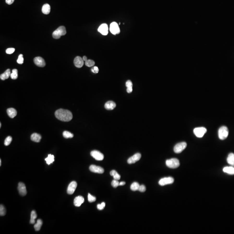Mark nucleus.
Listing matches in <instances>:
<instances>
[{"label": "nucleus", "instance_id": "obj_32", "mask_svg": "<svg viewBox=\"0 0 234 234\" xmlns=\"http://www.w3.org/2000/svg\"><path fill=\"white\" fill-rule=\"evenodd\" d=\"M63 136L65 138H69L73 137L74 135L72 133H70V132L68 131H64L63 132Z\"/></svg>", "mask_w": 234, "mask_h": 234}, {"label": "nucleus", "instance_id": "obj_16", "mask_svg": "<svg viewBox=\"0 0 234 234\" xmlns=\"http://www.w3.org/2000/svg\"><path fill=\"white\" fill-rule=\"evenodd\" d=\"M74 63L77 68H81L84 65V60L80 56H76L74 60Z\"/></svg>", "mask_w": 234, "mask_h": 234}, {"label": "nucleus", "instance_id": "obj_20", "mask_svg": "<svg viewBox=\"0 0 234 234\" xmlns=\"http://www.w3.org/2000/svg\"><path fill=\"white\" fill-rule=\"evenodd\" d=\"M223 171L229 175H234V167L232 166H225L223 169Z\"/></svg>", "mask_w": 234, "mask_h": 234}, {"label": "nucleus", "instance_id": "obj_6", "mask_svg": "<svg viewBox=\"0 0 234 234\" xmlns=\"http://www.w3.org/2000/svg\"><path fill=\"white\" fill-rule=\"evenodd\" d=\"M187 143L185 142H182L178 143L174 147V152L177 154H179L186 148Z\"/></svg>", "mask_w": 234, "mask_h": 234}, {"label": "nucleus", "instance_id": "obj_4", "mask_svg": "<svg viewBox=\"0 0 234 234\" xmlns=\"http://www.w3.org/2000/svg\"><path fill=\"white\" fill-rule=\"evenodd\" d=\"M229 131L227 127L222 126L219 129L218 131L219 138L221 140H224L228 137Z\"/></svg>", "mask_w": 234, "mask_h": 234}, {"label": "nucleus", "instance_id": "obj_18", "mask_svg": "<svg viewBox=\"0 0 234 234\" xmlns=\"http://www.w3.org/2000/svg\"><path fill=\"white\" fill-rule=\"evenodd\" d=\"M116 105L115 102L110 101L105 104V107L107 110H111L114 109L116 107Z\"/></svg>", "mask_w": 234, "mask_h": 234}, {"label": "nucleus", "instance_id": "obj_10", "mask_svg": "<svg viewBox=\"0 0 234 234\" xmlns=\"http://www.w3.org/2000/svg\"><path fill=\"white\" fill-rule=\"evenodd\" d=\"M89 170L93 173H98L101 174L104 172V170L101 166H97L95 165H92L90 166Z\"/></svg>", "mask_w": 234, "mask_h": 234}, {"label": "nucleus", "instance_id": "obj_15", "mask_svg": "<svg viewBox=\"0 0 234 234\" xmlns=\"http://www.w3.org/2000/svg\"><path fill=\"white\" fill-rule=\"evenodd\" d=\"M108 26L106 23H103L101 25L98 29V31L103 35H107L108 34Z\"/></svg>", "mask_w": 234, "mask_h": 234}, {"label": "nucleus", "instance_id": "obj_2", "mask_svg": "<svg viewBox=\"0 0 234 234\" xmlns=\"http://www.w3.org/2000/svg\"><path fill=\"white\" fill-rule=\"evenodd\" d=\"M67 33V31L65 27L60 26L52 33V37L55 39H59L61 36L65 35Z\"/></svg>", "mask_w": 234, "mask_h": 234}, {"label": "nucleus", "instance_id": "obj_30", "mask_svg": "<svg viewBox=\"0 0 234 234\" xmlns=\"http://www.w3.org/2000/svg\"><path fill=\"white\" fill-rule=\"evenodd\" d=\"M140 185L138 183L134 182L130 185V189H131V190L133 191L138 190Z\"/></svg>", "mask_w": 234, "mask_h": 234}, {"label": "nucleus", "instance_id": "obj_42", "mask_svg": "<svg viewBox=\"0 0 234 234\" xmlns=\"http://www.w3.org/2000/svg\"><path fill=\"white\" fill-rule=\"evenodd\" d=\"M91 70L93 73H99V69L98 67H94L91 69Z\"/></svg>", "mask_w": 234, "mask_h": 234}, {"label": "nucleus", "instance_id": "obj_3", "mask_svg": "<svg viewBox=\"0 0 234 234\" xmlns=\"http://www.w3.org/2000/svg\"><path fill=\"white\" fill-rule=\"evenodd\" d=\"M166 164L168 167L171 169H176L179 166L180 163L177 159L172 158L166 160Z\"/></svg>", "mask_w": 234, "mask_h": 234}, {"label": "nucleus", "instance_id": "obj_28", "mask_svg": "<svg viewBox=\"0 0 234 234\" xmlns=\"http://www.w3.org/2000/svg\"><path fill=\"white\" fill-rule=\"evenodd\" d=\"M110 175L113 177L114 179L118 181L121 179V176L115 170H112L110 172Z\"/></svg>", "mask_w": 234, "mask_h": 234}, {"label": "nucleus", "instance_id": "obj_13", "mask_svg": "<svg viewBox=\"0 0 234 234\" xmlns=\"http://www.w3.org/2000/svg\"><path fill=\"white\" fill-rule=\"evenodd\" d=\"M77 183L76 181H73L69 184L67 188V192L68 194L72 195L74 193L76 188L77 187Z\"/></svg>", "mask_w": 234, "mask_h": 234}, {"label": "nucleus", "instance_id": "obj_25", "mask_svg": "<svg viewBox=\"0 0 234 234\" xmlns=\"http://www.w3.org/2000/svg\"><path fill=\"white\" fill-rule=\"evenodd\" d=\"M126 86L127 87V92L128 93H130L133 91V84L130 80L127 81L126 82Z\"/></svg>", "mask_w": 234, "mask_h": 234}, {"label": "nucleus", "instance_id": "obj_33", "mask_svg": "<svg viewBox=\"0 0 234 234\" xmlns=\"http://www.w3.org/2000/svg\"><path fill=\"white\" fill-rule=\"evenodd\" d=\"M95 62L93 60H91V59H88L87 61H86L85 62V64L88 67H93L95 65Z\"/></svg>", "mask_w": 234, "mask_h": 234}, {"label": "nucleus", "instance_id": "obj_37", "mask_svg": "<svg viewBox=\"0 0 234 234\" xmlns=\"http://www.w3.org/2000/svg\"><path fill=\"white\" fill-rule=\"evenodd\" d=\"M23 55L22 54H20L18 56V59L17 60V63L18 64H22L23 63Z\"/></svg>", "mask_w": 234, "mask_h": 234}, {"label": "nucleus", "instance_id": "obj_39", "mask_svg": "<svg viewBox=\"0 0 234 234\" xmlns=\"http://www.w3.org/2000/svg\"><path fill=\"white\" fill-rule=\"evenodd\" d=\"M105 206V202H103L101 204H98L97 205V208L98 209L101 210L104 209Z\"/></svg>", "mask_w": 234, "mask_h": 234}, {"label": "nucleus", "instance_id": "obj_23", "mask_svg": "<svg viewBox=\"0 0 234 234\" xmlns=\"http://www.w3.org/2000/svg\"><path fill=\"white\" fill-rule=\"evenodd\" d=\"M10 74H11V73H10V69H8L7 70L5 71L4 73L1 75L0 78L1 80H4L5 79H8V78H9V76H10Z\"/></svg>", "mask_w": 234, "mask_h": 234}, {"label": "nucleus", "instance_id": "obj_31", "mask_svg": "<svg viewBox=\"0 0 234 234\" xmlns=\"http://www.w3.org/2000/svg\"><path fill=\"white\" fill-rule=\"evenodd\" d=\"M10 77L12 79H17L18 77V71L17 69H14L12 70V73L10 74Z\"/></svg>", "mask_w": 234, "mask_h": 234}, {"label": "nucleus", "instance_id": "obj_11", "mask_svg": "<svg viewBox=\"0 0 234 234\" xmlns=\"http://www.w3.org/2000/svg\"><path fill=\"white\" fill-rule=\"evenodd\" d=\"M34 63L36 65L40 67H44L46 65V63L44 59L41 57H36L34 59Z\"/></svg>", "mask_w": 234, "mask_h": 234}, {"label": "nucleus", "instance_id": "obj_21", "mask_svg": "<svg viewBox=\"0 0 234 234\" xmlns=\"http://www.w3.org/2000/svg\"><path fill=\"white\" fill-rule=\"evenodd\" d=\"M31 140L35 142H39L41 140V136L37 133H33L31 136Z\"/></svg>", "mask_w": 234, "mask_h": 234}, {"label": "nucleus", "instance_id": "obj_14", "mask_svg": "<svg viewBox=\"0 0 234 234\" xmlns=\"http://www.w3.org/2000/svg\"><path fill=\"white\" fill-rule=\"evenodd\" d=\"M18 190L21 196H25L27 193V189L25 184L23 183H19L18 184Z\"/></svg>", "mask_w": 234, "mask_h": 234}, {"label": "nucleus", "instance_id": "obj_47", "mask_svg": "<svg viewBox=\"0 0 234 234\" xmlns=\"http://www.w3.org/2000/svg\"><path fill=\"white\" fill-rule=\"evenodd\" d=\"M1 123H0V128H1Z\"/></svg>", "mask_w": 234, "mask_h": 234}, {"label": "nucleus", "instance_id": "obj_46", "mask_svg": "<svg viewBox=\"0 0 234 234\" xmlns=\"http://www.w3.org/2000/svg\"><path fill=\"white\" fill-rule=\"evenodd\" d=\"M1 160H0V166H1Z\"/></svg>", "mask_w": 234, "mask_h": 234}, {"label": "nucleus", "instance_id": "obj_8", "mask_svg": "<svg viewBox=\"0 0 234 234\" xmlns=\"http://www.w3.org/2000/svg\"><path fill=\"white\" fill-rule=\"evenodd\" d=\"M110 31L113 34L115 35L119 34L120 32V29L119 26L116 22L111 23L110 25Z\"/></svg>", "mask_w": 234, "mask_h": 234}, {"label": "nucleus", "instance_id": "obj_17", "mask_svg": "<svg viewBox=\"0 0 234 234\" xmlns=\"http://www.w3.org/2000/svg\"><path fill=\"white\" fill-rule=\"evenodd\" d=\"M84 202V199L82 196L76 197L74 200V204L76 207H79Z\"/></svg>", "mask_w": 234, "mask_h": 234}, {"label": "nucleus", "instance_id": "obj_5", "mask_svg": "<svg viewBox=\"0 0 234 234\" xmlns=\"http://www.w3.org/2000/svg\"><path fill=\"white\" fill-rule=\"evenodd\" d=\"M206 131L207 130L204 127L196 128L193 130V132L194 133L195 135L199 138L202 137L206 134Z\"/></svg>", "mask_w": 234, "mask_h": 234}, {"label": "nucleus", "instance_id": "obj_9", "mask_svg": "<svg viewBox=\"0 0 234 234\" xmlns=\"http://www.w3.org/2000/svg\"><path fill=\"white\" fill-rule=\"evenodd\" d=\"M91 155L97 160H103L104 156L102 153L98 151H93L91 152Z\"/></svg>", "mask_w": 234, "mask_h": 234}, {"label": "nucleus", "instance_id": "obj_36", "mask_svg": "<svg viewBox=\"0 0 234 234\" xmlns=\"http://www.w3.org/2000/svg\"><path fill=\"white\" fill-rule=\"evenodd\" d=\"M88 202H94L96 200V197L91 195L90 193L88 194Z\"/></svg>", "mask_w": 234, "mask_h": 234}, {"label": "nucleus", "instance_id": "obj_29", "mask_svg": "<svg viewBox=\"0 0 234 234\" xmlns=\"http://www.w3.org/2000/svg\"><path fill=\"white\" fill-rule=\"evenodd\" d=\"M37 217V215L35 211H32L31 213V220L30 223L31 224H34L35 223V219Z\"/></svg>", "mask_w": 234, "mask_h": 234}, {"label": "nucleus", "instance_id": "obj_44", "mask_svg": "<svg viewBox=\"0 0 234 234\" xmlns=\"http://www.w3.org/2000/svg\"><path fill=\"white\" fill-rule=\"evenodd\" d=\"M125 184V182H121L119 183V185H124Z\"/></svg>", "mask_w": 234, "mask_h": 234}, {"label": "nucleus", "instance_id": "obj_45", "mask_svg": "<svg viewBox=\"0 0 234 234\" xmlns=\"http://www.w3.org/2000/svg\"><path fill=\"white\" fill-rule=\"evenodd\" d=\"M82 59H83V60H84V61L86 62V61H87V60H88V59H87V57L86 56H83Z\"/></svg>", "mask_w": 234, "mask_h": 234}, {"label": "nucleus", "instance_id": "obj_19", "mask_svg": "<svg viewBox=\"0 0 234 234\" xmlns=\"http://www.w3.org/2000/svg\"><path fill=\"white\" fill-rule=\"evenodd\" d=\"M7 112L8 115L10 118H14L17 115V111L14 108H9L7 110Z\"/></svg>", "mask_w": 234, "mask_h": 234}, {"label": "nucleus", "instance_id": "obj_1", "mask_svg": "<svg viewBox=\"0 0 234 234\" xmlns=\"http://www.w3.org/2000/svg\"><path fill=\"white\" fill-rule=\"evenodd\" d=\"M55 115L58 119L63 122H69L73 118V114L69 110L59 109L56 110Z\"/></svg>", "mask_w": 234, "mask_h": 234}, {"label": "nucleus", "instance_id": "obj_27", "mask_svg": "<svg viewBox=\"0 0 234 234\" xmlns=\"http://www.w3.org/2000/svg\"><path fill=\"white\" fill-rule=\"evenodd\" d=\"M45 160L46 161L48 165H50V164H52L54 161V156L52 154H49L47 157L45 159Z\"/></svg>", "mask_w": 234, "mask_h": 234}, {"label": "nucleus", "instance_id": "obj_41", "mask_svg": "<svg viewBox=\"0 0 234 234\" xmlns=\"http://www.w3.org/2000/svg\"><path fill=\"white\" fill-rule=\"evenodd\" d=\"M146 187H145V185H140L139 188V189H138V191H139L140 192L143 193V192H145L146 191Z\"/></svg>", "mask_w": 234, "mask_h": 234}, {"label": "nucleus", "instance_id": "obj_43", "mask_svg": "<svg viewBox=\"0 0 234 234\" xmlns=\"http://www.w3.org/2000/svg\"><path fill=\"white\" fill-rule=\"evenodd\" d=\"M14 1V0H6V2L8 4L10 5V4H13Z\"/></svg>", "mask_w": 234, "mask_h": 234}, {"label": "nucleus", "instance_id": "obj_24", "mask_svg": "<svg viewBox=\"0 0 234 234\" xmlns=\"http://www.w3.org/2000/svg\"><path fill=\"white\" fill-rule=\"evenodd\" d=\"M43 13L45 14H48L50 12V6L49 4H44L42 8Z\"/></svg>", "mask_w": 234, "mask_h": 234}, {"label": "nucleus", "instance_id": "obj_22", "mask_svg": "<svg viewBox=\"0 0 234 234\" xmlns=\"http://www.w3.org/2000/svg\"><path fill=\"white\" fill-rule=\"evenodd\" d=\"M227 161L231 166H234V154L231 153L229 154L227 158Z\"/></svg>", "mask_w": 234, "mask_h": 234}, {"label": "nucleus", "instance_id": "obj_38", "mask_svg": "<svg viewBox=\"0 0 234 234\" xmlns=\"http://www.w3.org/2000/svg\"><path fill=\"white\" fill-rule=\"evenodd\" d=\"M111 185L114 188H116L119 185V183L118 180L114 179L111 182Z\"/></svg>", "mask_w": 234, "mask_h": 234}, {"label": "nucleus", "instance_id": "obj_35", "mask_svg": "<svg viewBox=\"0 0 234 234\" xmlns=\"http://www.w3.org/2000/svg\"><path fill=\"white\" fill-rule=\"evenodd\" d=\"M12 141V138L10 136H8L5 139L4 141V145L5 146H8L9 145H10Z\"/></svg>", "mask_w": 234, "mask_h": 234}, {"label": "nucleus", "instance_id": "obj_12", "mask_svg": "<svg viewBox=\"0 0 234 234\" xmlns=\"http://www.w3.org/2000/svg\"><path fill=\"white\" fill-rule=\"evenodd\" d=\"M141 154L137 153L128 159V163L129 164H134L137 161H139L141 158Z\"/></svg>", "mask_w": 234, "mask_h": 234}, {"label": "nucleus", "instance_id": "obj_7", "mask_svg": "<svg viewBox=\"0 0 234 234\" xmlns=\"http://www.w3.org/2000/svg\"><path fill=\"white\" fill-rule=\"evenodd\" d=\"M174 179L172 177H168L162 178L159 181V184L161 186L172 184L174 182Z\"/></svg>", "mask_w": 234, "mask_h": 234}, {"label": "nucleus", "instance_id": "obj_40", "mask_svg": "<svg viewBox=\"0 0 234 234\" xmlns=\"http://www.w3.org/2000/svg\"><path fill=\"white\" fill-rule=\"evenodd\" d=\"M14 51H15V49L13 48H8L6 50V52L8 54H12Z\"/></svg>", "mask_w": 234, "mask_h": 234}, {"label": "nucleus", "instance_id": "obj_26", "mask_svg": "<svg viewBox=\"0 0 234 234\" xmlns=\"http://www.w3.org/2000/svg\"><path fill=\"white\" fill-rule=\"evenodd\" d=\"M43 225V221L41 219H38L37 220V223L34 226L35 230L36 231H39L40 230L42 225Z\"/></svg>", "mask_w": 234, "mask_h": 234}, {"label": "nucleus", "instance_id": "obj_34", "mask_svg": "<svg viewBox=\"0 0 234 234\" xmlns=\"http://www.w3.org/2000/svg\"><path fill=\"white\" fill-rule=\"evenodd\" d=\"M6 212V208L4 207V206L1 205L0 206V215L1 216H4L5 215Z\"/></svg>", "mask_w": 234, "mask_h": 234}]
</instances>
